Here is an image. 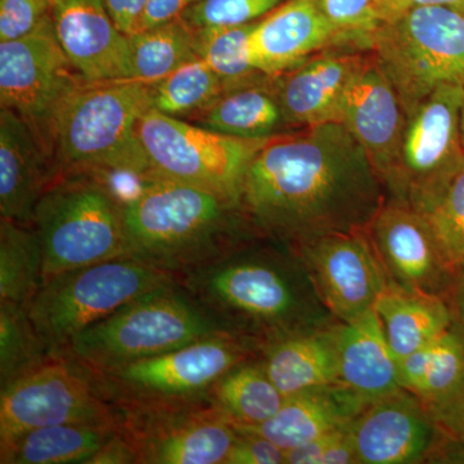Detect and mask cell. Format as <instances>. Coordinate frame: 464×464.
<instances>
[{
	"label": "cell",
	"mask_w": 464,
	"mask_h": 464,
	"mask_svg": "<svg viewBox=\"0 0 464 464\" xmlns=\"http://www.w3.org/2000/svg\"><path fill=\"white\" fill-rule=\"evenodd\" d=\"M387 194L342 123L274 137L250 161L239 204L259 237L295 248L332 232L365 230Z\"/></svg>",
	"instance_id": "1"
},
{
	"label": "cell",
	"mask_w": 464,
	"mask_h": 464,
	"mask_svg": "<svg viewBox=\"0 0 464 464\" xmlns=\"http://www.w3.org/2000/svg\"><path fill=\"white\" fill-rule=\"evenodd\" d=\"M207 306L237 331L264 343L331 325L297 253L258 237L179 276Z\"/></svg>",
	"instance_id": "2"
},
{
	"label": "cell",
	"mask_w": 464,
	"mask_h": 464,
	"mask_svg": "<svg viewBox=\"0 0 464 464\" xmlns=\"http://www.w3.org/2000/svg\"><path fill=\"white\" fill-rule=\"evenodd\" d=\"M128 256L181 276L259 235L240 204L148 174L123 200Z\"/></svg>",
	"instance_id": "3"
},
{
	"label": "cell",
	"mask_w": 464,
	"mask_h": 464,
	"mask_svg": "<svg viewBox=\"0 0 464 464\" xmlns=\"http://www.w3.org/2000/svg\"><path fill=\"white\" fill-rule=\"evenodd\" d=\"M151 109V84L143 82L85 84L76 91L58 112L52 132L56 181L74 174L148 176L137 127Z\"/></svg>",
	"instance_id": "4"
},
{
	"label": "cell",
	"mask_w": 464,
	"mask_h": 464,
	"mask_svg": "<svg viewBox=\"0 0 464 464\" xmlns=\"http://www.w3.org/2000/svg\"><path fill=\"white\" fill-rule=\"evenodd\" d=\"M221 334L243 333L176 280L85 329L67 353L94 371H109Z\"/></svg>",
	"instance_id": "5"
},
{
	"label": "cell",
	"mask_w": 464,
	"mask_h": 464,
	"mask_svg": "<svg viewBox=\"0 0 464 464\" xmlns=\"http://www.w3.org/2000/svg\"><path fill=\"white\" fill-rule=\"evenodd\" d=\"M41 240L44 283L58 274L128 256L123 200L105 177L58 179L34 210Z\"/></svg>",
	"instance_id": "6"
},
{
	"label": "cell",
	"mask_w": 464,
	"mask_h": 464,
	"mask_svg": "<svg viewBox=\"0 0 464 464\" xmlns=\"http://www.w3.org/2000/svg\"><path fill=\"white\" fill-rule=\"evenodd\" d=\"M371 52L409 115L442 85H464V11L409 9L378 27Z\"/></svg>",
	"instance_id": "7"
},
{
	"label": "cell",
	"mask_w": 464,
	"mask_h": 464,
	"mask_svg": "<svg viewBox=\"0 0 464 464\" xmlns=\"http://www.w3.org/2000/svg\"><path fill=\"white\" fill-rule=\"evenodd\" d=\"M179 280L157 266L121 257L65 271L44 283L29 306L42 337L57 353L72 341L149 290Z\"/></svg>",
	"instance_id": "8"
},
{
	"label": "cell",
	"mask_w": 464,
	"mask_h": 464,
	"mask_svg": "<svg viewBox=\"0 0 464 464\" xmlns=\"http://www.w3.org/2000/svg\"><path fill=\"white\" fill-rule=\"evenodd\" d=\"M264 343L246 334H221L121 368L94 371L118 406L154 405L209 398L219 378L261 356Z\"/></svg>",
	"instance_id": "9"
},
{
	"label": "cell",
	"mask_w": 464,
	"mask_h": 464,
	"mask_svg": "<svg viewBox=\"0 0 464 464\" xmlns=\"http://www.w3.org/2000/svg\"><path fill=\"white\" fill-rule=\"evenodd\" d=\"M150 173L207 188L239 203L250 161L270 140L215 132L151 109L137 127Z\"/></svg>",
	"instance_id": "10"
},
{
	"label": "cell",
	"mask_w": 464,
	"mask_h": 464,
	"mask_svg": "<svg viewBox=\"0 0 464 464\" xmlns=\"http://www.w3.org/2000/svg\"><path fill=\"white\" fill-rule=\"evenodd\" d=\"M121 420L93 369L70 353L0 389V447L43 427Z\"/></svg>",
	"instance_id": "11"
},
{
	"label": "cell",
	"mask_w": 464,
	"mask_h": 464,
	"mask_svg": "<svg viewBox=\"0 0 464 464\" xmlns=\"http://www.w3.org/2000/svg\"><path fill=\"white\" fill-rule=\"evenodd\" d=\"M85 84L58 42L51 14L23 38L0 43L2 108L30 125L51 158L58 112Z\"/></svg>",
	"instance_id": "12"
},
{
	"label": "cell",
	"mask_w": 464,
	"mask_h": 464,
	"mask_svg": "<svg viewBox=\"0 0 464 464\" xmlns=\"http://www.w3.org/2000/svg\"><path fill=\"white\" fill-rule=\"evenodd\" d=\"M119 409L139 464H226L239 436L210 398Z\"/></svg>",
	"instance_id": "13"
},
{
	"label": "cell",
	"mask_w": 464,
	"mask_h": 464,
	"mask_svg": "<svg viewBox=\"0 0 464 464\" xmlns=\"http://www.w3.org/2000/svg\"><path fill=\"white\" fill-rule=\"evenodd\" d=\"M293 250L335 322L364 315L391 285L366 228L322 235Z\"/></svg>",
	"instance_id": "14"
},
{
	"label": "cell",
	"mask_w": 464,
	"mask_h": 464,
	"mask_svg": "<svg viewBox=\"0 0 464 464\" xmlns=\"http://www.w3.org/2000/svg\"><path fill=\"white\" fill-rule=\"evenodd\" d=\"M464 85H442L406 115L398 188L391 201L413 207L464 155Z\"/></svg>",
	"instance_id": "15"
},
{
	"label": "cell",
	"mask_w": 464,
	"mask_h": 464,
	"mask_svg": "<svg viewBox=\"0 0 464 464\" xmlns=\"http://www.w3.org/2000/svg\"><path fill=\"white\" fill-rule=\"evenodd\" d=\"M392 285L447 298L457 275L417 210L387 200L366 227Z\"/></svg>",
	"instance_id": "16"
},
{
	"label": "cell",
	"mask_w": 464,
	"mask_h": 464,
	"mask_svg": "<svg viewBox=\"0 0 464 464\" xmlns=\"http://www.w3.org/2000/svg\"><path fill=\"white\" fill-rule=\"evenodd\" d=\"M342 124L365 150L391 199L398 188L406 114L372 52L348 87Z\"/></svg>",
	"instance_id": "17"
},
{
	"label": "cell",
	"mask_w": 464,
	"mask_h": 464,
	"mask_svg": "<svg viewBox=\"0 0 464 464\" xmlns=\"http://www.w3.org/2000/svg\"><path fill=\"white\" fill-rule=\"evenodd\" d=\"M58 42L87 84L132 79L130 36L110 16L105 0H52Z\"/></svg>",
	"instance_id": "18"
},
{
	"label": "cell",
	"mask_w": 464,
	"mask_h": 464,
	"mask_svg": "<svg viewBox=\"0 0 464 464\" xmlns=\"http://www.w3.org/2000/svg\"><path fill=\"white\" fill-rule=\"evenodd\" d=\"M359 464L427 462L435 429L420 399L404 389L371 402L348 426Z\"/></svg>",
	"instance_id": "19"
},
{
	"label": "cell",
	"mask_w": 464,
	"mask_h": 464,
	"mask_svg": "<svg viewBox=\"0 0 464 464\" xmlns=\"http://www.w3.org/2000/svg\"><path fill=\"white\" fill-rule=\"evenodd\" d=\"M371 51L343 48L319 52L304 63L275 76L277 96L290 128L342 123L351 82Z\"/></svg>",
	"instance_id": "20"
},
{
	"label": "cell",
	"mask_w": 464,
	"mask_h": 464,
	"mask_svg": "<svg viewBox=\"0 0 464 464\" xmlns=\"http://www.w3.org/2000/svg\"><path fill=\"white\" fill-rule=\"evenodd\" d=\"M333 47L353 48L319 0H286L257 21L250 35L253 63L267 76L282 75Z\"/></svg>",
	"instance_id": "21"
},
{
	"label": "cell",
	"mask_w": 464,
	"mask_h": 464,
	"mask_svg": "<svg viewBox=\"0 0 464 464\" xmlns=\"http://www.w3.org/2000/svg\"><path fill=\"white\" fill-rule=\"evenodd\" d=\"M56 181L53 161L30 125L0 110V216L32 225L34 210Z\"/></svg>",
	"instance_id": "22"
},
{
	"label": "cell",
	"mask_w": 464,
	"mask_h": 464,
	"mask_svg": "<svg viewBox=\"0 0 464 464\" xmlns=\"http://www.w3.org/2000/svg\"><path fill=\"white\" fill-rule=\"evenodd\" d=\"M338 386L362 405L401 389L399 359L393 353L374 308L334 325Z\"/></svg>",
	"instance_id": "23"
},
{
	"label": "cell",
	"mask_w": 464,
	"mask_h": 464,
	"mask_svg": "<svg viewBox=\"0 0 464 464\" xmlns=\"http://www.w3.org/2000/svg\"><path fill=\"white\" fill-rule=\"evenodd\" d=\"M364 408L348 391L333 386L289 396L280 411L264 423L235 427L289 450L346 429Z\"/></svg>",
	"instance_id": "24"
},
{
	"label": "cell",
	"mask_w": 464,
	"mask_h": 464,
	"mask_svg": "<svg viewBox=\"0 0 464 464\" xmlns=\"http://www.w3.org/2000/svg\"><path fill=\"white\" fill-rule=\"evenodd\" d=\"M334 325L292 333L265 344L262 362L285 398L338 386Z\"/></svg>",
	"instance_id": "25"
},
{
	"label": "cell",
	"mask_w": 464,
	"mask_h": 464,
	"mask_svg": "<svg viewBox=\"0 0 464 464\" xmlns=\"http://www.w3.org/2000/svg\"><path fill=\"white\" fill-rule=\"evenodd\" d=\"M194 119L201 127L237 139L270 140L290 130L277 96L275 76H265L224 92Z\"/></svg>",
	"instance_id": "26"
},
{
	"label": "cell",
	"mask_w": 464,
	"mask_h": 464,
	"mask_svg": "<svg viewBox=\"0 0 464 464\" xmlns=\"http://www.w3.org/2000/svg\"><path fill=\"white\" fill-rule=\"evenodd\" d=\"M374 310L399 362L453 326L445 298L408 292L392 284L382 293Z\"/></svg>",
	"instance_id": "27"
},
{
	"label": "cell",
	"mask_w": 464,
	"mask_h": 464,
	"mask_svg": "<svg viewBox=\"0 0 464 464\" xmlns=\"http://www.w3.org/2000/svg\"><path fill=\"white\" fill-rule=\"evenodd\" d=\"M119 424L67 423L43 427L0 447L2 464H88L121 431Z\"/></svg>",
	"instance_id": "28"
},
{
	"label": "cell",
	"mask_w": 464,
	"mask_h": 464,
	"mask_svg": "<svg viewBox=\"0 0 464 464\" xmlns=\"http://www.w3.org/2000/svg\"><path fill=\"white\" fill-rule=\"evenodd\" d=\"M400 386L424 406L448 395L464 377V335L451 326L399 362Z\"/></svg>",
	"instance_id": "29"
},
{
	"label": "cell",
	"mask_w": 464,
	"mask_h": 464,
	"mask_svg": "<svg viewBox=\"0 0 464 464\" xmlns=\"http://www.w3.org/2000/svg\"><path fill=\"white\" fill-rule=\"evenodd\" d=\"M209 398L237 427L266 422L286 400L266 371L261 356L241 362L219 378Z\"/></svg>",
	"instance_id": "30"
},
{
	"label": "cell",
	"mask_w": 464,
	"mask_h": 464,
	"mask_svg": "<svg viewBox=\"0 0 464 464\" xmlns=\"http://www.w3.org/2000/svg\"><path fill=\"white\" fill-rule=\"evenodd\" d=\"M43 249L30 224L0 221V302L29 308L44 285Z\"/></svg>",
	"instance_id": "31"
},
{
	"label": "cell",
	"mask_w": 464,
	"mask_h": 464,
	"mask_svg": "<svg viewBox=\"0 0 464 464\" xmlns=\"http://www.w3.org/2000/svg\"><path fill=\"white\" fill-rule=\"evenodd\" d=\"M454 274L464 271V155L413 204Z\"/></svg>",
	"instance_id": "32"
},
{
	"label": "cell",
	"mask_w": 464,
	"mask_h": 464,
	"mask_svg": "<svg viewBox=\"0 0 464 464\" xmlns=\"http://www.w3.org/2000/svg\"><path fill=\"white\" fill-rule=\"evenodd\" d=\"M132 79L157 83L179 67L198 57L195 29L183 18L137 32L130 36Z\"/></svg>",
	"instance_id": "33"
},
{
	"label": "cell",
	"mask_w": 464,
	"mask_h": 464,
	"mask_svg": "<svg viewBox=\"0 0 464 464\" xmlns=\"http://www.w3.org/2000/svg\"><path fill=\"white\" fill-rule=\"evenodd\" d=\"M63 355L52 350L36 329L29 308L0 302V387L9 386L26 374Z\"/></svg>",
	"instance_id": "34"
},
{
	"label": "cell",
	"mask_w": 464,
	"mask_h": 464,
	"mask_svg": "<svg viewBox=\"0 0 464 464\" xmlns=\"http://www.w3.org/2000/svg\"><path fill=\"white\" fill-rule=\"evenodd\" d=\"M255 24L195 29L198 57L224 81L226 91L267 76L253 63L250 35Z\"/></svg>",
	"instance_id": "35"
},
{
	"label": "cell",
	"mask_w": 464,
	"mask_h": 464,
	"mask_svg": "<svg viewBox=\"0 0 464 464\" xmlns=\"http://www.w3.org/2000/svg\"><path fill=\"white\" fill-rule=\"evenodd\" d=\"M151 90L152 109L181 119L209 108L224 94L226 85L200 57H197L152 83Z\"/></svg>",
	"instance_id": "36"
},
{
	"label": "cell",
	"mask_w": 464,
	"mask_h": 464,
	"mask_svg": "<svg viewBox=\"0 0 464 464\" xmlns=\"http://www.w3.org/2000/svg\"><path fill=\"white\" fill-rule=\"evenodd\" d=\"M426 408L435 429L427 462L464 463V377L456 389Z\"/></svg>",
	"instance_id": "37"
},
{
	"label": "cell",
	"mask_w": 464,
	"mask_h": 464,
	"mask_svg": "<svg viewBox=\"0 0 464 464\" xmlns=\"http://www.w3.org/2000/svg\"><path fill=\"white\" fill-rule=\"evenodd\" d=\"M286 0H201L181 18L194 29L257 23Z\"/></svg>",
	"instance_id": "38"
},
{
	"label": "cell",
	"mask_w": 464,
	"mask_h": 464,
	"mask_svg": "<svg viewBox=\"0 0 464 464\" xmlns=\"http://www.w3.org/2000/svg\"><path fill=\"white\" fill-rule=\"evenodd\" d=\"M319 5L353 48L371 51L374 33L383 24L377 0H319Z\"/></svg>",
	"instance_id": "39"
},
{
	"label": "cell",
	"mask_w": 464,
	"mask_h": 464,
	"mask_svg": "<svg viewBox=\"0 0 464 464\" xmlns=\"http://www.w3.org/2000/svg\"><path fill=\"white\" fill-rule=\"evenodd\" d=\"M51 11L52 0H0V43L32 33Z\"/></svg>",
	"instance_id": "40"
},
{
	"label": "cell",
	"mask_w": 464,
	"mask_h": 464,
	"mask_svg": "<svg viewBox=\"0 0 464 464\" xmlns=\"http://www.w3.org/2000/svg\"><path fill=\"white\" fill-rule=\"evenodd\" d=\"M239 431V430H237ZM285 450L270 440L246 431H239L232 445L226 464H283Z\"/></svg>",
	"instance_id": "41"
},
{
	"label": "cell",
	"mask_w": 464,
	"mask_h": 464,
	"mask_svg": "<svg viewBox=\"0 0 464 464\" xmlns=\"http://www.w3.org/2000/svg\"><path fill=\"white\" fill-rule=\"evenodd\" d=\"M199 2L201 0H148L137 32L151 29V27L163 25V24L176 20V18L181 17L188 8Z\"/></svg>",
	"instance_id": "42"
},
{
	"label": "cell",
	"mask_w": 464,
	"mask_h": 464,
	"mask_svg": "<svg viewBox=\"0 0 464 464\" xmlns=\"http://www.w3.org/2000/svg\"><path fill=\"white\" fill-rule=\"evenodd\" d=\"M110 16L128 36L137 32L148 0H105Z\"/></svg>",
	"instance_id": "43"
},
{
	"label": "cell",
	"mask_w": 464,
	"mask_h": 464,
	"mask_svg": "<svg viewBox=\"0 0 464 464\" xmlns=\"http://www.w3.org/2000/svg\"><path fill=\"white\" fill-rule=\"evenodd\" d=\"M88 464H139V457L123 430H121L91 458Z\"/></svg>",
	"instance_id": "44"
},
{
	"label": "cell",
	"mask_w": 464,
	"mask_h": 464,
	"mask_svg": "<svg viewBox=\"0 0 464 464\" xmlns=\"http://www.w3.org/2000/svg\"><path fill=\"white\" fill-rule=\"evenodd\" d=\"M347 429V427H346ZM338 430L322 438L313 440L301 447L285 450V464H322L324 454L344 430Z\"/></svg>",
	"instance_id": "45"
},
{
	"label": "cell",
	"mask_w": 464,
	"mask_h": 464,
	"mask_svg": "<svg viewBox=\"0 0 464 464\" xmlns=\"http://www.w3.org/2000/svg\"><path fill=\"white\" fill-rule=\"evenodd\" d=\"M444 5L464 11V0H381L380 12L382 20L389 21L411 8Z\"/></svg>",
	"instance_id": "46"
},
{
	"label": "cell",
	"mask_w": 464,
	"mask_h": 464,
	"mask_svg": "<svg viewBox=\"0 0 464 464\" xmlns=\"http://www.w3.org/2000/svg\"><path fill=\"white\" fill-rule=\"evenodd\" d=\"M445 301L448 302L449 308H450L454 328L464 335V271L457 274Z\"/></svg>",
	"instance_id": "47"
},
{
	"label": "cell",
	"mask_w": 464,
	"mask_h": 464,
	"mask_svg": "<svg viewBox=\"0 0 464 464\" xmlns=\"http://www.w3.org/2000/svg\"><path fill=\"white\" fill-rule=\"evenodd\" d=\"M460 139H462V145L464 149V97H463V103H462V109H460Z\"/></svg>",
	"instance_id": "48"
},
{
	"label": "cell",
	"mask_w": 464,
	"mask_h": 464,
	"mask_svg": "<svg viewBox=\"0 0 464 464\" xmlns=\"http://www.w3.org/2000/svg\"><path fill=\"white\" fill-rule=\"evenodd\" d=\"M377 3H378V7H380L381 0H377Z\"/></svg>",
	"instance_id": "49"
}]
</instances>
